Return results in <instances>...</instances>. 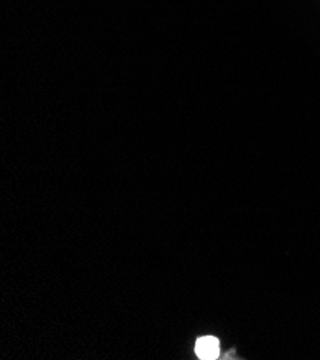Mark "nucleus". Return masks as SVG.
I'll list each match as a JSON object with an SVG mask.
<instances>
[{"label": "nucleus", "instance_id": "1", "mask_svg": "<svg viewBox=\"0 0 320 360\" xmlns=\"http://www.w3.org/2000/svg\"><path fill=\"white\" fill-rule=\"evenodd\" d=\"M219 352H220L219 340L212 336L201 338L196 345V353L200 359H217Z\"/></svg>", "mask_w": 320, "mask_h": 360}]
</instances>
